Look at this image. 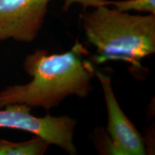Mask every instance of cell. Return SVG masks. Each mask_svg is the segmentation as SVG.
<instances>
[{"mask_svg":"<svg viewBox=\"0 0 155 155\" xmlns=\"http://www.w3.org/2000/svg\"><path fill=\"white\" fill-rule=\"evenodd\" d=\"M114 8L122 12L134 11L137 12L155 15V0H120L112 1Z\"/></svg>","mask_w":155,"mask_h":155,"instance_id":"7","label":"cell"},{"mask_svg":"<svg viewBox=\"0 0 155 155\" xmlns=\"http://www.w3.org/2000/svg\"><path fill=\"white\" fill-rule=\"evenodd\" d=\"M50 2L0 0V41H33L43 26Z\"/></svg>","mask_w":155,"mask_h":155,"instance_id":"5","label":"cell"},{"mask_svg":"<svg viewBox=\"0 0 155 155\" xmlns=\"http://www.w3.org/2000/svg\"><path fill=\"white\" fill-rule=\"evenodd\" d=\"M0 109V128L28 131L54 144L71 155L77 154L74 134L77 121L68 115L43 117L31 114L25 104H9Z\"/></svg>","mask_w":155,"mask_h":155,"instance_id":"3","label":"cell"},{"mask_svg":"<svg viewBox=\"0 0 155 155\" xmlns=\"http://www.w3.org/2000/svg\"><path fill=\"white\" fill-rule=\"evenodd\" d=\"M99 6L80 16L86 40L96 48L94 61H123L134 70L155 53V15H131Z\"/></svg>","mask_w":155,"mask_h":155,"instance_id":"2","label":"cell"},{"mask_svg":"<svg viewBox=\"0 0 155 155\" xmlns=\"http://www.w3.org/2000/svg\"><path fill=\"white\" fill-rule=\"evenodd\" d=\"M86 48L76 40L68 51L50 54L37 49L25 57L23 67L32 80L6 87L0 91V108L22 104L46 111L71 96L86 98L91 92L96 68L87 58Z\"/></svg>","mask_w":155,"mask_h":155,"instance_id":"1","label":"cell"},{"mask_svg":"<svg viewBox=\"0 0 155 155\" xmlns=\"http://www.w3.org/2000/svg\"><path fill=\"white\" fill-rule=\"evenodd\" d=\"M96 77L102 87L108 115L109 138L105 152L113 155L146 154L144 139L120 107L114 94L109 75L96 71Z\"/></svg>","mask_w":155,"mask_h":155,"instance_id":"4","label":"cell"},{"mask_svg":"<svg viewBox=\"0 0 155 155\" xmlns=\"http://www.w3.org/2000/svg\"><path fill=\"white\" fill-rule=\"evenodd\" d=\"M50 146L39 137L21 142L0 139V155H43Z\"/></svg>","mask_w":155,"mask_h":155,"instance_id":"6","label":"cell"},{"mask_svg":"<svg viewBox=\"0 0 155 155\" xmlns=\"http://www.w3.org/2000/svg\"><path fill=\"white\" fill-rule=\"evenodd\" d=\"M112 1L108 0H64L63 9L68 11L71 6L73 4L78 3L82 5L83 10L86 11L89 7H97L99 6H111Z\"/></svg>","mask_w":155,"mask_h":155,"instance_id":"8","label":"cell"}]
</instances>
